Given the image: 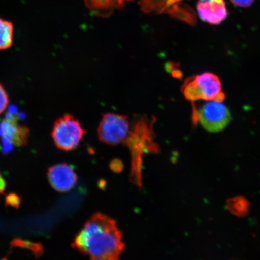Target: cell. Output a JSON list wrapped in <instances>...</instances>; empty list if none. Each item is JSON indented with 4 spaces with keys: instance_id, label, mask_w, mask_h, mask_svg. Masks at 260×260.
Here are the masks:
<instances>
[{
    "instance_id": "obj_16",
    "label": "cell",
    "mask_w": 260,
    "mask_h": 260,
    "mask_svg": "<svg viewBox=\"0 0 260 260\" xmlns=\"http://www.w3.org/2000/svg\"><path fill=\"white\" fill-rule=\"evenodd\" d=\"M2 138L1 151L3 154H8L14 149V144L6 136H3Z\"/></svg>"
},
{
    "instance_id": "obj_13",
    "label": "cell",
    "mask_w": 260,
    "mask_h": 260,
    "mask_svg": "<svg viewBox=\"0 0 260 260\" xmlns=\"http://www.w3.org/2000/svg\"><path fill=\"white\" fill-rule=\"evenodd\" d=\"M168 14L191 25L197 23V17L193 9L183 2L175 6Z\"/></svg>"
},
{
    "instance_id": "obj_15",
    "label": "cell",
    "mask_w": 260,
    "mask_h": 260,
    "mask_svg": "<svg viewBox=\"0 0 260 260\" xmlns=\"http://www.w3.org/2000/svg\"><path fill=\"white\" fill-rule=\"evenodd\" d=\"M9 104V96L5 87L0 84V115L8 108Z\"/></svg>"
},
{
    "instance_id": "obj_2",
    "label": "cell",
    "mask_w": 260,
    "mask_h": 260,
    "mask_svg": "<svg viewBox=\"0 0 260 260\" xmlns=\"http://www.w3.org/2000/svg\"><path fill=\"white\" fill-rule=\"evenodd\" d=\"M154 119L139 116L133 120L127 139L123 144L129 149L132 158V180L138 186H142L141 167L143 155L149 152L157 153L158 146L154 142Z\"/></svg>"
},
{
    "instance_id": "obj_11",
    "label": "cell",
    "mask_w": 260,
    "mask_h": 260,
    "mask_svg": "<svg viewBox=\"0 0 260 260\" xmlns=\"http://www.w3.org/2000/svg\"><path fill=\"white\" fill-rule=\"evenodd\" d=\"M183 0H140V7L146 14H169Z\"/></svg>"
},
{
    "instance_id": "obj_19",
    "label": "cell",
    "mask_w": 260,
    "mask_h": 260,
    "mask_svg": "<svg viewBox=\"0 0 260 260\" xmlns=\"http://www.w3.org/2000/svg\"><path fill=\"white\" fill-rule=\"evenodd\" d=\"M6 202L13 207H18L19 206V198L15 194H9L6 199Z\"/></svg>"
},
{
    "instance_id": "obj_3",
    "label": "cell",
    "mask_w": 260,
    "mask_h": 260,
    "mask_svg": "<svg viewBox=\"0 0 260 260\" xmlns=\"http://www.w3.org/2000/svg\"><path fill=\"white\" fill-rule=\"evenodd\" d=\"M85 133L80 122L67 114L54 122L52 137L58 148L69 151L79 146Z\"/></svg>"
},
{
    "instance_id": "obj_12",
    "label": "cell",
    "mask_w": 260,
    "mask_h": 260,
    "mask_svg": "<svg viewBox=\"0 0 260 260\" xmlns=\"http://www.w3.org/2000/svg\"><path fill=\"white\" fill-rule=\"evenodd\" d=\"M226 207L230 212L239 217H245L249 212V201L243 196H237L227 200Z\"/></svg>"
},
{
    "instance_id": "obj_18",
    "label": "cell",
    "mask_w": 260,
    "mask_h": 260,
    "mask_svg": "<svg viewBox=\"0 0 260 260\" xmlns=\"http://www.w3.org/2000/svg\"><path fill=\"white\" fill-rule=\"evenodd\" d=\"M255 0H230L234 5L241 8H248L251 6Z\"/></svg>"
},
{
    "instance_id": "obj_6",
    "label": "cell",
    "mask_w": 260,
    "mask_h": 260,
    "mask_svg": "<svg viewBox=\"0 0 260 260\" xmlns=\"http://www.w3.org/2000/svg\"><path fill=\"white\" fill-rule=\"evenodd\" d=\"M197 9L201 20L211 25L220 24L229 16L225 0H198Z\"/></svg>"
},
{
    "instance_id": "obj_20",
    "label": "cell",
    "mask_w": 260,
    "mask_h": 260,
    "mask_svg": "<svg viewBox=\"0 0 260 260\" xmlns=\"http://www.w3.org/2000/svg\"><path fill=\"white\" fill-rule=\"evenodd\" d=\"M225 99V93L220 92L214 98L213 101H215V102L222 103Z\"/></svg>"
},
{
    "instance_id": "obj_8",
    "label": "cell",
    "mask_w": 260,
    "mask_h": 260,
    "mask_svg": "<svg viewBox=\"0 0 260 260\" xmlns=\"http://www.w3.org/2000/svg\"><path fill=\"white\" fill-rule=\"evenodd\" d=\"M17 115L9 113L0 122V137L6 136L16 146L27 144L30 130L25 125H19Z\"/></svg>"
},
{
    "instance_id": "obj_9",
    "label": "cell",
    "mask_w": 260,
    "mask_h": 260,
    "mask_svg": "<svg viewBox=\"0 0 260 260\" xmlns=\"http://www.w3.org/2000/svg\"><path fill=\"white\" fill-rule=\"evenodd\" d=\"M201 100H213L221 92L222 84L218 76L211 73H204L194 76Z\"/></svg>"
},
{
    "instance_id": "obj_5",
    "label": "cell",
    "mask_w": 260,
    "mask_h": 260,
    "mask_svg": "<svg viewBox=\"0 0 260 260\" xmlns=\"http://www.w3.org/2000/svg\"><path fill=\"white\" fill-rule=\"evenodd\" d=\"M232 119L228 107L222 103L208 102L198 110V121L210 133H218L225 129Z\"/></svg>"
},
{
    "instance_id": "obj_17",
    "label": "cell",
    "mask_w": 260,
    "mask_h": 260,
    "mask_svg": "<svg viewBox=\"0 0 260 260\" xmlns=\"http://www.w3.org/2000/svg\"><path fill=\"white\" fill-rule=\"evenodd\" d=\"M14 245L16 246H20L24 247V248H27L30 249L34 250V251L35 252H37L38 253L41 252L42 250L41 246H39V245H36V244L30 242H25L19 240H15L14 242Z\"/></svg>"
},
{
    "instance_id": "obj_4",
    "label": "cell",
    "mask_w": 260,
    "mask_h": 260,
    "mask_svg": "<svg viewBox=\"0 0 260 260\" xmlns=\"http://www.w3.org/2000/svg\"><path fill=\"white\" fill-rule=\"evenodd\" d=\"M131 125L127 116L119 114H104L98 128L101 141L109 145L123 144L127 139Z\"/></svg>"
},
{
    "instance_id": "obj_21",
    "label": "cell",
    "mask_w": 260,
    "mask_h": 260,
    "mask_svg": "<svg viewBox=\"0 0 260 260\" xmlns=\"http://www.w3.org/2000/svg\"><path fill=\"white\" fill-rule=\"evenodd\" d=\"M6 187V183L4 179L2 177L1 174H0V194L4 192Z\"/></svg>"
},
{
    "instance_id": "obj_10",
    "label": "cell",
    "mask_w": 260,
    "mask_h": 260,
    "mask_svg": "<svg viewBox=\"0 0 260 260\" xmlns=\"http://www.w3.org/2000/svg\"><path fill=\"white\" fill-rule=\"evenodd\" d=\"M132 0H84L86 7L93 14L107 17L114 10L121 9Z\"/></svg>"
},
{
    "instance_id": "obj_14",
    "label": "cell",
    "mask_w": 260,
    "mask_h": 260,
    "mask_svg": "<svg viewBox=\"0 0 260 260\" xmlns=\"http://www.w3.org/2000/svg\"><path fill=\"white\" fill-rule=\"evenodd\" d=\"M14 35V24L0 18V51L8 50L12 47Z\"/></svg>"
},
{
    "instance_id": "obj_7",
    "label": "cell",
    "mask_w": 260,
    "mask_h": 260,
    "mask_svg": "<svg viewBox=\"0 0 260 260\" xmlns=\"http://www.w3.org/2000/svg\"><path fill=\"white\" fill-rule=\"evenodd\" d=\"M48 180L55 190L66 192L71 189L77 181V176L72 166L58 164L49 168Z\"/></svg>"
},
{
    "instance_id": "obj_1",
    "label": "cell",
    "mask_w": 260,
    "mask_h": 260,
    "mask_svg": "<svg viewBox=\"0 0 260 260\" xmlns=\"http://www.w3.org/2000/svg\"><path fill=\"white\" fill-rule=\"evenodd\" d=\"M122 237L115 220L96 213L78 234L73 246L91 259L116 260L125 249Z\"/></svg>"
}]
</instances>
